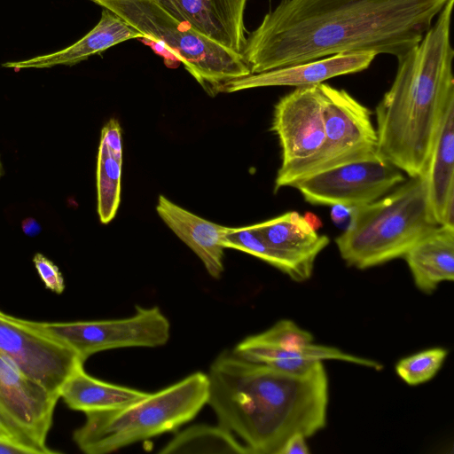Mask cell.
Masks as SVG:
<instances>
[{
    "label": "cell",
    "mask_w": 454,
    "mask_h": 454,
    "mask_svg": "<svg viewBox=\"0 0 454 454\" xmlns=\"http://www.w3.org/2000/svg\"><path fill=\"white\" fill-rule=\"evenodd\" d=\"M242 344H243L242 340L240 342H239L237 344V346L235 347V348L233 349V352H235L239 356L244 357L242 356V354H241ZM348 356H349L348 360L345 361V362L352 363V364H358V365H361V366H365V367H368V368L374 369L376 371H380L383 368V365L381 364H380L379 362H377V361L371 360V359H368V358H365V357H361V356H354V355H351V354H348Z\"/></svg>",
    "instance_id": "obj_28"
},
{
    "label": "cell",
    "mask_w": 454,
    "mask_h": 454,
    "mask_svg": "<svg viewBox=\"0 0 454 454\" xmlns=\"http://www.w3.org/2000/svg\"><path fill=\"white\" fill-rule=\"evenodd\" d=\"M122 133L113 118L101 130L97 160L98 214L102 223L115 216L121 201Z\"/></svg>",
    "instance_id": "obj_22"
},
{
    "label": "cell",
    "mask_w": 454,
    "mask_h": 454,
    "mask_svg": "<svg viewBox=\"0 0 454 454\" xmlns=\"http://www.w3.org/2000/svg\"><path fill=\"white\" fill-rule=\"evenodd\" d=\"M33 262L45 286L56 294H61L65 282L58 266L40 253L35 254Z\"/></svg>",
    "instance_id": "obj_26"
},
{
    "label": "cell",
    "mask_w": 454,
    "mask_h": 454,
    "mask_svg": "<svg viewBox=\"0 0 454 454\" xmlns=\"http://www.w3.org/2000/svg\"><path fill=\"white\" fill-rule=\"evenodd\" d=\"M207 375V404L249 454H279L293 434L311 437L326 426L329 384L323 362L293 373L225 350Z\"/></svg>",
    "instance_id": "obj_2"
},
{
    "label": "cell",
    "mask_w": 454,
    "mask_h": 454,
    "mask_svg": "<svg viewBox=\"0 0 454 454\" xmlns=\"http://www.w3.org/2000/svg\"><path fill=\"white\" fill-rule=\"evenodd\" d=\"M0 454H28L21 447L0 437Z\"/></svg>",
    "instance_id": "obj_31"
},
{
    "label": "cell",
    "mask_w": 454,
    "mask_h": 454,
    "mask_svg": "<svg viewBox=\"0 0 454 454\" xmlns=\"http://www.w3.org/2000/svg\"><path fill=\"white\" fill-rule=\"evenodd\" d=\"M23 232L29 237H35L41 232V226L38 222L32 218L27 217L21 223Z\"/></svg>",
    "instance_id": "obj_30"
},
{
    "label": "cell",
    "mask_w": 454,
    "mask_h": 454,
    "mask_svg": "<svg viewBox=\"0 0 454 454\" xmlns=\"http://www.w3.org/2000/svg\"><path fill=\"white\" fill-rule=\"evenodd\" d=\"M59 395L0 356V437L28 454H52L46 440Z\"/></svg>",
    "instance_id": "obj_9"
},
{
    "label": "cell",
    "mask_w": 454,
    "mask_h": 454,
    "mask_svg": "<svg viewBox=\"0 0 454 454\" xmlns=\"http://www.w3.org/2000/svg\"><path fill=\"white\" fill-rule=\"evenodd\" d=\"M207 396V375L196 372L126 407L84 413L73 438L84 453H110L176 431L197 416Z\"/></svg>",
    "instance_id": "obj_5"
},
{
    "label": "cell",
    "mask_w": 454,
    "mask_h": 454,
    "mask_svg": "<svg viewBox=\"0 0 454 454\" xmlns=\"http://www.w3.org/2000/svg\"><path fill=\"white\" fill-rule=\"evenodd\" d=\"M352 207L336 205L333 206L331 217L334 223H342L346 219L349 218Z\"/></svg>",
    "instance_id": "obj_29"
},
{
    "label": "cell",
    "mask_w": 454,
    "mask_h": 454,
    "mask_svg": "<svg viewBox=\"0 0 454 454\" xmlns=\"http://www.w3.org/2000/svg\"><path fill=\"white\" fill-rule=\"evenodd\" d=\"M447 356L448 351L443 348L425 349L399 360L395 365V372L406 384L420 385L435 376Z\"/></svg>",
    "instance_id": "obj_25"
},
{
    "label": "cell",
    "mask_w": 454,
    "mask_h": 454,
    "mask_svg": "<svg viewBox=\"0 0 454 454\" xmlns=\"http://www.w3.org/2000/svg\"><path fill=\"white\" fill-rule=\"evenodd\" d=\"M405 180L402 170L376 153L313 174L292 187L312 205L356 207L381 198Z\"/></svg>",
    "instance_id": "obj_10"
},
{
    "label": "cell",
    "mask_w": 454,
    "mask_h": 454,
    "mask_svg": "<svg viewBox=\"0 0 454 454\" xmlns=\"http://www.w3.org/2000/svg\"><path fill=\"white\" fill-rule=\"evenodd\" d=\"M2 173H3V168H2V164H1V160H0V176H2Z\"/></svg>",
    "instance_id": "obj_32"
},
{
    "label": "cell",
    "mask_w": 454,
    "mask_h": 454,
    "mask_svg": "<svg viewBox=\"0 0 454 454\" xmlns=\"http://www.w3.org/2000/svg\"><path fill=\"white\" fill-rule=\"evenodd\" d=\"M59 395L70 409L86 413L121 409L148 393L95 379L81 366L63 383Z\"/></svg>",
    "instance_id": "obj_21"
},
{
    "label": "cell",
    "mask_w": 454,
    "mask_h": 454,
    "mask_svg": "<svg viewBox=\"0 0 454 454\" xmlns=\"http://www.w3.org/2000/svg\"><path fill=\"white\" fill-rule=\"evenodd\" d=\"M222 242L224 248L237 249L255 256L279 270L294 281L300 282L293 265L267 244L254 223L243 227H226Z\"/></svg>",
    "instance_id": "obj_24"
},
{
    "label": "cell",
    "mask_w": 454,
    "mask_h": 454,
    "mask_svg": "<svg viewBox=\"0 0 454 454\" xmlns=\"http://www.w3.org/2000/svg\"><path fill=\"white\" fill-rule=\"evenodd\" d=\"M448 0L419 43L397 59L389 90L376 107L377 153L416 177L424 174L442 112L454 98Z\"/></svg>",
    "instance_id": "obj_3"
},
{
    "label": "cell",
    "mask_w": 454,
    "mask_h": 454,
    "mask_svg": "<svg viewBox=\"0 0 454 454\" xmlns=\"http://www.w3.org/2000/svg\"><path fill=\"white\" fill-rule=\"evenodd\" d=\"M307 437L301 434L290 436L283 445L279 454H309L310 450L306 442Z\"/></svg>",
    "instance_id": "obj_27"
},
{
    "label": "cell",
    "mask_w": 454,
    "mask_h": 454,
    "mask_svg": "<svg viewBox=\"0 0 454 454\" xmlns=\"http://www.w3.org/2000/svg\"><path fill=\"white\" fill-rule=\"evenodd\" d=\"M247 343L250 360L276 369L301 373L317 362L340 360L339 348L317 345L313 335L289 319H282L269 329L242 340Z\"/></svg>",
    "instance_id": "obj_13"
},
{
    "label": "cell",
    "mask_w": 454,
    "mask_h": 454,
    "mask_svg": "<svg viewBox=\"0 0 454 454\" xmlns=\"http://www.w3.org/2000/svg\"><path fill=\"white\" fill-rule=\"evenodd\" d=\"M121 17L143 38L161 44L214 97L225 84L250 74L240 53L205 36L169 13L157 0H90Z\"/></svg>",
    "instance_id": "obj_6"
},
{
    "label": "cell",
    "mask_w": 454,
    "mask_h": 454,
    "mask_svg": "<svg viewBox=\"0 0 454 454\" xmlns=\"http://www.w3.org/2000/svg\"><path fill=\"white\" fill-rule=\"evenodd\" d=\"M403 258L417 288L424 294L434 293L441 283L454 279V228L438 225Z\"/></svg>",
    "instance_id": "obj_20"
},
{
    "label": "cell",
    "mask_w": 454,
    "mask_h": 454,
    "mask_svg": "<svg viewBox=\"0 0 454 454\" xmlns=\"http://www.w3.org/2000/svg\"><path fill=\"white\" fill-rule=\"evenodd\" d=\"M0 356L28 378L59 394L83 362L59 341L0 311Z\"/></svg>",
    "instance_id": "obj_11"
},
{
    "label": "cell",
    "mask_w": 454,
    "mask_h": 454,
    "mask_svg": "<svg viewBox=\"0 0 454 454\" xmlns=\"http://www.w3.org/2000/svg\"><path fill=\"white\" fill-rule=\"evenodd\" d=\"M423 175L431 214L442 225L447 203L454 196V98L442 112Z\"/></svg>",
    "instance_id": "obj_19"
},
{
    "label": "cell",
    "mask_w": 454,
    "mask_h": 454,
    "mask_svg": "<svg viewBox=\"0 0 454 454\" xmlns=\"http://www.w3.org/2000/svg\"><path fill=\"white\" fill-rule=\"evenodd\" d=\"M271 129L278 137L281 165L275 184L311 159L325 140L318 84L296 87L275 105Z\"/></svg>",
    "instance_id": "obj_12"
},
{
    "label": "cell",
    "mask_w": 454,
    "mask_h": 454,
    "mask_svg": "<svg viewBox=\"0 0 454 454\" xmlns=\"http://www.w3.org/2000/svg\"><path fill=\"white\" fill-rule=\"evenodd\" d=\"M254 224L267 244L293 265L300 282L310 278L317 255L329 245L326 235L318 234L296 211Z\"/></svg>",
    "instance_id": "obj_16"
},
{
    "label": "cell",
    "mask_w": 454,
    "mask_h": 454,
    "mask_svg": "<svg viewBox=\"0 0 454 454\" xmlns=\"http://www.w3.org/2000/svg\"><path fill=\"white\" fill-rule=\"evenodd\" d=\"M318 87L324 112V143L311 159L275 184V192L317 172L377 153V132L371 110L345 90L324 82Z\"/></svg>",
    "instance_id": "obj_7"
},
{
    "label": "cell",
    "mask_w": 454,
    "mask_h": 454,
    "mask_svg": "<svg viewBox=\"0 0 454 454\" xmlns=\"http://www.w3.org/2000/svg\"><path fill=\"white\" fill-rule=\"evenodd\" d=\"M142 37L121 17L103 8L98 24L72 45L31 59L8 61L2 66L16 71L26 68H50L56 66H73L125 41Z\"/></svg>",
    "instance_id": "obj_18"
},
{
    "label": "cell",
    "mask_w": 454,
    "mask_h": 454,
    "mask_svg": "<svg viewBox=\"0 0 454 454\" xmlns=\"http://www.w3.org/2000/svg\"><path fill=\"white\" fill-rule=\"evenodd\" d=\"M438 225L421 175L371 203L352 207L348 225L335 243L348 266L365 270L403 257Z\"/></svg>",
    "instance_id": "obj_4"
},
{
    "label": "cell",
    "mask_w": 454,
    "mask_h": 454,
    "mask_svg": "<svg viewBox=\"0 0 454 454\" xmlns=\"http://www.w3.org/2000/svg\"><path fill=\"white\" fill-rule=\"evenodd\" d=\"M169 13L215 43L240 53L247 0H157Z\"/></svg>",
    "instance_id": "obj_14"
},
{
    "label": "cell",
    "mask_w": 454,
    "mask_h": 454,
    "mask_svg": "<svg viewBox=\"0 0 454 454\" xmlns=\"http://www.w3.org/2000/svg\"><path fill=\"white\" fill-rule=\"evenodd\" d=\"M156 211L168 228L203 262L207 273L218 278L224 270L223 236L226 226L206 220L160 195Z\"/></svg>",
    "instance_id": "obj_17"
},
{
    "label": "cell",
    "mask_w": 454,
    "mask_h": 454,
    "mask_svg": "<svg viewBox=\"0 0 454 454\" xmlns=\"http://www.w3.org/2000/svg\"><path fill=\"white\" fill-rule=\"evenodd\" d=\"M377 54L372 51L333 55L309 62L287 66L228 82L224 92L269 86L301 87L314 85L343 74L367 69Z\"/></svg>",
    "instance_id": "obj_15"
},
{
    "label": "cell",
    "mask_w": 454,
    "mask_h": 454,
    "mask_svg": "<svg viewBox=\"0 0 454 454\" xmlns=\"http://www.w3.org/2000/svg\"><path fill=\"white\" fill-rule=\"evenodd\" d=\"M161 454L213 453L249 454L247 449L228 429L198 424L176 433L160 450Z\"/></svg>",
    "instance_id": "obj_23"
},
{
    "label": "cell",
    "mask_w": 454,
    "mask_h": 454,
    "mask_svg": "<svg viewBox=\"0 0 454 454\" xmlns=\"http://www.w3.org/2000/svg\"><path fill=\"white\" fill-rule=\"evenodd\" d=\"M448 0H281L240 52L251 74L336 54L400 57L420 42Z\"/></svg>",
    "instance_id": "obj_1"
},
{
    "label": "cell",
    "mask_w": 454,
    "mask_h": 454,
    "mask_svg": "<svg viewBox=\"0 0 454 454\" xmlns=\"http://www.w3.org/2000/svg\"><path fill=\"white\" fill-rule=\"evenodd\" d=\"M21 321L73 349L83 363L93 354L104 350L160 347L170 336L169 321L157 306L137 305L134 315L119 319L60 323Z\"/></svg>",
    "instance_id": "obj_8"
}]
</instances>
